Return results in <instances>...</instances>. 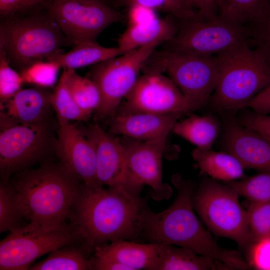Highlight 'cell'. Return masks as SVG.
<instances>
[{
  "label": "cell",
  "mask_w": 270,
  "mask_h": 270,
  "mask_svg": "<svg viewBox=\"0 0 270 270\" xmlns=\"http://www.w3.org/2000/svg\"><path fill=\"white\" fill-rule=\"evenodd\" d=\"M148 200L121 188L104 189L84 183L71 218L86 253L118 240L141 242Z\"/></svg>",
  "instance_id": "1"
},
{
  "label": "cell",
  "mask_w": 270,
  "mask_h": 270,
  "mask_svg": "<svg viewBox=\"0 0 270 270\" xmlns=\"http://www.w3.org/2000/svg\"><path fill=\"white\" fill-rule=\"evenodd\" d=\"M172 182L177 189L172 204L160 212L149 207L144 218L141 242L168 244L188 248L198 254L212 259L228 270H245L250 267L236 250L220 246L194 214L192 196L196 184L174 174Z\"/></svg>",
  "instance_id": "2"
},
{
  "label": "cell",
  "mask_w": 270,
  "mask_h": 270,
  "mask_svg": "<svg viewBox=\"0 0 270 270\" xmlns=\"http://www.w3.org/2000/svg\"><path fill=\"white\" fill-rule=\"evenodd\" d=\"M10 184L22 218L50 230L66 226L84 183L61 162L14 174Z\"/></svg>",
  "instance_id": "3"
},
{
  "label": "cell",
  "mask_w": 270,
  "mask_h": 270,
  "mask_svg": "<svg viewBox=\"0 0 270 270\" xmlns=\"http://www.w3.org/2000/svg\"><path fill=\"white\" fill-rule=\"evenodd\" d=\"M250 43L238 45L218 54L220 74L209 102L220 110L244 108L270 84V65Z\"/></svg>",
  "instance_id": "4"
},
{
  "label": "cell",
  "mask_w": 270,
  "mask_h": 270,
  "mask_svg": "<svg viewBox=\"0 0 270 270\" xmlns=\"http://www.w3.org/2000/svg\"><path fill=\"white\" fill-rule=\"evenodd\" d=\"M70 44L48 10L26 17L3 18L0 24V50L20 72Z\"/></svg>",
  "instance_id": "5"
},
{
  "label": "cell",
  "mask_w": 270,
  "mask_h": 270,
  "mask_svg": "<svg viewBox=\"0 0 270 270\" xmlns=\"http://www.w3.org/2000/svg\"><path fill=\"white\" fill-rule=\"evenodd\" d=\"M176 21L177 32L163 44V50L209 57L242 44L252 45L246 26L218 14L206 15L197 11L192 18H176Z\"/></svg>",
  "instance_id": "6"
},
{
  "label": "cell",
  "mask_w": 270,
  "mask_h": 270,
  "mask_svg": "<svg viewBox=\"0 0 270 270\" xmlns=\"http://www.w3.org/2000/svg\"><path fill=\"white\" fill-rule=\"evenodd\" d=\"M142 71L166 72L169 78L196 110L209 102L217 85L220 64L216 56H199L162 50H155Z\"/></svg>",
  "instance_id": "7"
},
{
  "label": "cell",
  "mask_w": 270,
  "mask_h": 270,
  "mask_svg": "<svg viewBox=\"0 0 270 270\" xmlns=\"http://www.w3.org/2000/svg\"><path fill=\"white\" fill-rule=\"evenodd\" d=\"M239 194L226 183L204 178L192 196L194 210L214 234L229 238L242 248L250 243L247 210L238 200Z\"/></svg>",
  "instance_id": "8"
},
{
  "label": "cell",
  "mask_w": 270,
  "mask_h": 270,
  "mask_svg": "<svg viewBox=\"0 0 270 270\" xmlns=\"http://www.w3.org/2000/svg\"><path fill=\"white\" fill-rule=\"evenodd\" d=\"M50 118L0 128V172L2 181L56 152V136Z\"/></svg>",
  "instance_id": "9"
},
{
  "label": "cell",
  "mask_w": 270,
  "mask_h": 270,
  "mask_svg": "<svg viewBox=\"0 0 270 270\" xmlns=\"http://www.w3.org/2000/svg\"><path fill=\"white\" fill-rule=\"evenodd\" d=\"M155 42L94 64L88 77L98 85L101 102L95 112L96 119L112 118L122 100L132 89L146 61L156 48Z\"/></svg>",
  "instance_id": "10"
},
{
  "label": "cell",
  "mask_w": 270,
  "mask_h": 270,
  "mask_svg": "<svg viewBox=\"0 0 270 270\" xmlns=\"http://www.w3.org/2000/svg\"><path fill=\"white\" fill-rule=\"evenodd\" d=\"M78 236L68 226L50 230L32 222L18 227L0 241V270H28L38 258L70 246Z\"/></svg>",
  "instance_id": "11"
},
{
  "label": "cell",
  "mask_w": 270,
  "mask_h": 270,
  "mask_svg": "<svg viewBox=\"0 0 270 270\" xmlns=\"http://www.w3.org/2000/svg\"><path fill=\"white\" fill-rule=\"evenodd\" d=\"M46 6L64 34L74 44L96 41L105 28L124 18L104 0H48Z\"/></svg>",
  "instance_id": "12"
},
{
  "label": "cell",
  "mask_w": 270,
  "mask_h": 270,
  "mask_svg": "<svg viewBox=\"0 0 270 270\" xmlns=\"http://www.w3.org/2000/svg\"><path fill=\"white\" fill-rule=\"evenodd\" d=\"M124 98L116 114H186L196 110L169 77L159 72L144 73Z\"/></svg>",
  "instance_id": "13"
},
{
  "label": "cell",
  "mask_w": 270,
  "mask_h": 270,
  "mask_svg": "<svg viewBox=\"0 0 270 270\" xmlns=\"http://www.w3.org/2000/svg\"><path fill=\"white\" fill-rule=\"evenodd\" d=\"M121 140L126 150L128 166L132 178L142 190L144 184L150 188V196L156 200L168 199L172 190L163 182L162 158L167 136L141 141L124 136Z\"/></svg>",
  "instance_id": "14"
},
{
  "label": "cell",
  "mask_w": 270,
  "mask_h": 270,
  "mask_svg": "<svg viewBox=\"0 0 270 270\" xmlns=\"http://www.w3.org/2000/svg\"><path fill=\"white\" fill-rule=\"evenodd\" d=\"M84 131L96 146V176L100 185L121 188L132 195L140 197L142 190L132 178L121 140L97 124L90 125Z\"/></svg>",
  "instance_id": "15"
},
{
  "label": "cell",
  "mask_w": 270,
  "mask_h": 270,
  "mask_svg": "<svg viewBox=\"0 0 270 270\" xmlns=\"http://www.w3.org/2000/svg\"><path fill=\"white\" fill-rule=\"evenodd\" d=\"M56 154L60 162L85 184L102 187L96 176V146L84 130L70 123L59 126Z\"/></svg>",
  "instance_id": "16"
},
{
  "label": "cell",
  "mask_w": 270,
  "mask_h": 270,
  "mask_svg": "<svg viewBox=\"0 0 270 270\" xmlns=\"http://www.w3.org/2000/svg\"><path fill=\"white\" fill-rule=\"evenodd\" d=\"M220 143L244 169L270 172V140L257 131L230 120L224 124Z\"/></svg>",
  "instance_id": "17"
},
{
  "label": "cell",
  "mask_w": 270,
  "mask_h": 270,
  "mask_svg": "<svg viewBox=\"0 0 270 270\" xmlns=\"http://www.w3.org/2000/svg\"><path fill=\"white\" fill-rule=\"evenodd\" d=\"M184 114L182 112L116 114L111 118L110 132L138 140H152L168 136L178 120Z\"/></svg>",
  "instance_id": "18"
},
{
  "label": "cell",
  "mask_w": 270,
  "mask_h": 270,
  "mask_svg": "<svg viewBox=\"0 0 270 270\" xmlns=\"http://www.w3.org/2000/svg\"><path fill=\"white\" fill-rule=\"evenodd\" d=\"M52 92L36 86L21 89L11 98L0 102V114L14 123L30 124L50 118Z\"/></svg>",
  "instance_id": "19"
},
{
  "label": "cell",
  "mask_w": 270,
  "mask_h": 270,
  "mask_svg": "<svg viewBox=\"0 0 270 270\" xmlns=\"http://www.w3.org/2000/svg\"><path fill=\"white\" fill-rule=\"evenodd\" d=\"M94 254L114 260L130 270H156L158 244L118 240L96 248Z\"/></svg>",
  "instance_id": "20"
},
{
  "label": "cell",
  "mask_w": 270,
  "mask_h": 270,
  "mask_svg": "<svg viewBox=\"0 0 270 270\" xmlns=\"http://www.w3.org/2000/svg\"><path fill=\"white\" fill-rule=\"evenodd\" d=\"M177 31L176 18L168 14L163 18L128 26L120 36L117 47L122 54L155 42L164 44L172 40Z\"/></svg>",
  "instance_id": "21"
},
{
  "label": "cell",
  "mask_w": 270,
  "mask_h": 270,
  "mask_svg": "<svg viewBox=\"0 0 270 270\" xmlns=\"http://www.w3.org/2000/svg\"><path fill=\"white\" fill-rule=\"evenodd\" d=\"M192 156L196 168L214 180L228 182L246 176L244 172V168L240 161L226 152L196 148L192 152Z\"/></svg>",
  "instance_id": "22"
},
{
  "label": "cell",
  "mask_w": 270,
  "mask_h": 270,
  "mask_svg": "<svg viewBox=\"0 0 270 270\" xmlns=\"http://www.w3.org/2000/svg\"><path fill=\"white\" fill-rule=\"evenodd\" d=\"M122 54L118 47L107 48L96 41H86L76 43L66 53L60 50L50 55L46 60L58 64L65 70H74Z\"/></svg>",
  "instance_id": "23"
},
{
  "label": "cell",
  "mask_w": 270,
  "mask_h": 270,
  "mask_svg": "<svg viewBox=\"0 0 270 270\" xmlns=\"http://www.w3.org/2000/svg\"><path fill=\"white\" fill-rule=\"evenodd\" d=\"M158 251L156 270H227L212 259L198 254L188 248L160 244Z\"/></svg>",
  "instance_id": "24"
},
{
  "label": "cell",
  "mask_w": 270,
  "mask_h": 270,
  "mask_svg": "<svg viewBox=\"0 0 270 270\" xmlns=\"http://www.w3.org/2000/svg\"><path fill=\"white\" fill-rule=\"evenodd\" d=\"M172 131L198 148L210 150L219 136L220 126L212 115L191 114L184 120L177 121Z\"/></svg>",
  "instance_id": "25"
},
{
  "label": "cell",
  "mask_w": 270,
  "mask_h": 270,
  "mask_svg": "<svg viewBox=\"0 0 270 270\" xmlns=\"http://www.w3.org/2000/svg\"><path fill=\"white\" fill-rule=\"evenodd\" d=\"M68 79V70L64 69L50 96L51 105L56 114L59 126L72 120L87 121L92 114L82 109L74 101L69 89Z\"/></svg>",
  "instance_id": "26"
},
{
  "label": "cell",
  "mask_w": 270,
  "mask_h": 270,
  "mask_svg": "<svg viewBox=\"0 0 270 270\" xmlns=\"http://www.w3.org/2000/svg\"><path fill=\"white\" fill-rule=\"evenodd\" d=\"M218 14L246 26L270 8V0H216Z\"/></svg>",
  "instance_id": "27"
},
{
  "label": "cell",
  "mask_w": 270,
  "mask_h": 270,
  "mask_svg": "<svg viewBox=\"0 0 270 270\" xmlns=\"http://www.w3.org/2000/svg\"><path fill=\"white\" fill-rule=\"evenodd\" d=\"M86 252L69 246L50 252L44 260L32 265L30 270H91Z\"/></svg>",
  "instance_id": "28"
},
{
  "label": "cell",
  "mask_w": 270,
  "mask_h": 270,
  "mask_svg": "<svg viewBox=\"0 0 270 270\" xmlns=\"http://www.w3.org/2000/svg\"><path fill=\"white\" fill-rule=\"evenodd\" d=\"M68 85L72 98L83 110L92 114L101 102V94L96 84L88 77L82 76L74 70H67Z\"/></svg>",
  "instance_id": "29"
},
{
  "label": "cell",
  "mask_w": 270,
  "mask_h": 270,
  "mask_svg": "<svg viewBox=\"0 0 270 270\" xmlns=\"http://www.w3.org/2000/svg\"><path fill=\"white\" fill-rule=\"evenodd\" d=\"M252 202H270V172L224 182Z\"/></svg>",
  "instance_id": "30"
},
{
  "label": "cell",
  "mask_w": 270,
  "mask_h": 270,
  "mask_svg": "<svg viewBox=\"0 0 270 270\" xmlns=\"http://www.w3.org/2000/svg\"><path fill=\"white\" fill-rule=\"evenodd\" d=\"M118 6L130 8L140 6L154 11L172 15L176 18L186 19L194 16L197 10L190 0H114Z\"/></svg>",
  "instance_id": "31"
},
{
  "label": "cell",
  "mask_w": 270,
  "mask_h": 270,
  "mask_svg": "<svg viewBox=\"0 0 270 270\" xmlns=\"http://www.w3.org/2000/svg\"><path fill=\"white\" fill-rule=\"evenodd\" d=\"M22 218L12 186L8 181H2L0 185V232L20 226L18 224Z\"/></svg>",
  "instance_id": "32"
},
{
  "label": "cell",
  "mask_w": 270,
  "mask_h": 270,
  "mask_svg": "<svg viewBox=\"0 0 270 270\" xmlns=\"http://www.w3.org/2000/svg\"><path fill=\"white\" fill-rule=\"evenodd\" d=\"M61 68L56 62L48 60L36 62L20 72L23 84L48 88L56 84Z\"/></svg>",
  "instance_id": "33"
},
{
  "label": "cell",
  "mask_w": 270,
  "mask_h": 270,
  "mask_svg": "<svg viewBox=\"0 0 270 270\" xmlns=\"http://www.w3.org/2000/svg\"><path fill=\"white\" fill-rule=\"evenodd\" d=\"M246 210L250 243L270 236V202H250Z\"/></svg>",
  "instance_id": "34"
},
{
  "label": "cell",
  "mask_w": 270,
  "mask_h": 270,
  "mask_svg": "<svg viewBox=\"0 0 270 270\" xmlns=\"http://www.w3.org/2000/svg\"><path fill=\"white\" fill-rule=\"evenodd\" d=\"M246 26L252 46L256 47L270 65V8Z\"/></svg>",
  "instance_id": "35"
},
{
  "label": "cell",
  "mask_w": 270,
  "mask_h": 270,
  "mask_svg": "<svg viewBox=\"0 0 270 270\" xmlns=\"http://www.w3.org/2000/svg\"><path fill=\"white\" fill-rule=\"evenodd\" d=\"M23 82L20 74L10 66L5 52L0 50V100L4 102L22 89Z\"/></svg>",
  "instance_id": "36"
},
{
  "label": "cell",
  "mask_w": 270,
  "mask_h": 270,
  "mask_svg": "<svg viewBox=\"0 0 270 270\" xmlns=\"http://www.w3.org/2000/svg\"><path fill=\"white\" fill-rule=\"evenodd\" d=\"M244 249L246 261L250 268L270 270V236L250 243Z\"/></svg>",
  "instance_id": "37"
},
{
  "label": "cell",
  "mask_w": 270,
  "mask_h": 270,
  "mask_svg": "<svg viewBox=\"0 0 270 270\" xmlns=\"http://www.w3.org/2000/svg\"><path fill=\"white\" fill-rule=\"evenodd\" d=\"M238 122L242 126L260 132L270 140V116L257 113L253 110L240 116Z\"/></svg>",
  "instance_id": "38"
},
{
  "label": "cell",
  "mask_w": 270,
  "mask_h": 270,
  "mask_svg": "<svg viewBox=\"0 0 270 270\" xmlns=\"http://www.w3.org/2000/svg\"><path fill=\"white\" fill-rule=\"evenodd\" d=\"M48 0H0V14L3 18L15 16L46 4Z\"/></svg>",
  "instance_id": "39"
},
{
  "label": "cell",
  "mask_w": 270,
  "mask_h": 270,
  "mask_svg": "<svg viewBox=\"0 0 270 270\" xmlns=\"http://www.w3.org/2000/svg\"><path fill=\"white\" fill-rule=\"evenodd\" d=\"M244 108H250L258 114H270V84L253 97Z\"/></svg>",
  "instance_id": "40"
},
{
  "label": "cell",
  "mask_w": 270,
  "mask_h": 270,
  "mask_svg": "<svg viewBox=\"0 0 270 270\" xmlns=\"http://www.w3.org/2000/svg\"><path fill=\"white\" fill-rule=\"evenodd\" d=\"M128 8L126 17L128 26L145 23L157 18L156 11L146 7L134 6Z\"/></svg>",
  "instance_id": "41"
},
{
  "label": "cell",
  "mask_w": 270,
  "mask_h": 270,
  "mask_svg": "<svg viewBox=\"0 0 270 270\" xmlns=\"http://www.w3.org/2000/svg\"><path fill=\"white\" fill-rule=\"evenodd\" d=\"M91 270H130L114 260L94 254L88 258Z\"/></svg>",
  "instance_id": "42"
},
{
  "label": "cell",
  "mask_w": 270,
  "mask_h": 270,
  "mask_svg": "<svg viewBox=\"0 0 270 270\" xmlns=\"http://www.w3.org/2000/svg\"><path fill=\"white\" fill-rule=\"evenodd\" d=\"M194 9L204 14H218L216 0H190Z\"/></svg>",
  "instance_id": "43"
}]
</instances>
